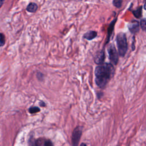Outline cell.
I'll use <instances>...</instances> for the list:
<instances>
[{"instance_id":"obj_5","label":"cell","mask_w":146,"mask_h":146,"mask_svg":"<svg viewBox=\"0 0 146 146\" xmlns=\"http://www.w3.org/2000/svg\"><path fill=\"white\" fill-rule=\"evenodd\" d=\"M128 28L132 34H136L139 31V23L136 20H133L128 24Z\"/></svg>"},{"instance_id":"obj_6","label":"cell","mask_w":146,"mask_h":146,"mask_svg":"<svg viewBox=\"0 0 146 146\" xmlns=\"http://www.w3.org/2000/svg\"><path fill=\"white\" fill-rule=\"evenodd\" d=\"M105 58V54L104 50H102L99 52H98L94 58L95 63L97 64H103Z\"/></svg>"},{"instance_id":"obj_21","label":"cell","mask_w":146,"mask_h":146,"mask_svg":"<svg viewBox=\"0 0 146 146\" xmlns=\"http://www.w3.org/2000/svg\"><path fill=\"white\" fill-rule=\"evenodd\" d=\"M80 146H87L84 143H82L81 144H80Z\"/></svg>"},{"instance_id":"obj_7","label":"cell","mask_w":146,"mask_h":146,"mask_svg":"<svg viewBox=\"0 0 146 146\" xmlns=\"http://www.w3.org/2000/svg\"><path fill=\"white\" fill-rule=\"evenodd\" d=\"M117 21V18H115L110 24L109 26H108V30H107V38H106V43H105V44H107L109 42H110V38H111V35L113 33V31L114 30V26H115V25L116 23V22Z\"/></svg>"},{"instance_id":"obj_9","label":"cell","mask_w":146,"mask_h":146,"mask_svg":"<svg viewBox=\"0 0 146 146\" xmlns=\"http://www.w3.org/2000/svg\"><path fill=\"white\" fill-rule=\"evenodd\" d=\"M38 8V6L36 3L34 2H31L27 5L26 7V10L29 13H35L37 10Z\"/></svg>"},{"instance_id":"obj_17","label":"cell","mask_w":146,"mask_h":146,"mask_svg":"<svg viewBox=\"0 0 146 146\" xmlns=\"http://www.w3.org/2000/svg\"><path fill=\"white\" fill-rule=\"evenodd\" d=\"M135 38L133 36V41H132V49L133 51L135 48Z\"/></svg>"},{"instance_id":"obj_8","label":"cell","mask_w":146,"mask_h":146,"mask_svg":"<svg viewBox=\"0 0 146 146\" xmlns=\"http://www.w3.org/2000/svg\"><path fill=\"white\" fill-rule=\"evenodd\" d=\"M98 35V33L95 31H89L83 35V38L88 40H91L95 38Z\"/></svg>"},{"instance_id":"obj_19","label":"cell","mask_w":146,"mask_h":146,"mask_svg":"<svg viewBox=\"0 0 146 146\" xmlns=\"http://www.w3.org/2000/svg\"><path fill=\"white\" fill-rule=\"evenodd\" d=\"M41 103V102H40ZM43 102H42L41 103H40V106H43V107H44L45 106V104L44 103H43Z\"/></svg>"},{"instance_id":"obj_20","label":"cell","mask_w":146,"mask_h":146,"mask_svg":"<svg viewBox=\"0 0 146 146\" xmlns=\"http://www.w3.org/2000/svg\"><path fill=\"white\" fill-rule=\"evenodd\" d=\"M144 9L146 10V2H145V3H144Z\"/></svg>"},{"instance_id":"obj_15","label":"cell","mask_w":146,"mask_h":146,"mask_svg":"<svg viewBox=\"0 0 146 146\" xmlns=\"http://www.w3.org/2000/svg\"><path fill=\"white\" fill-rule=\"evenodd\" d=\"M5 43V37L3 33H1V38H0V45L2 47Z\"/></svg>"},{"instance_id":"obj_16","label":"cell","mask_w":146,"mask_h":146,"mask_svg":"<svg viewBox=\"0 0 146 146\" xmlns=\"http://www.w3.org/2000/svg\"><path fill=\"white\" fill-rule=\"evenodd\" d=\"M44 146H54V145L51 140H46L44 143Z\"/></svg>"},{"instance_id":"obj_13","label":"cell","mask_w":146,"mask_h":146,"mask_svg":"<svg viewBox=\"0 0 146 146\" xmlns=\"http://www.w3.org/2000/svg\"><path fill=\"white\" fill-rule=\"evenodd\" d=\"M140 25L141 29L145 32H146V19H141L140 22Z\"/></svg>"},{"instance_id":"obj_18","label":"cell","mask_w":146,"mask_h":146,"mask_svg":"<svg viewBox=\"0 0 146 146\" xmlns=\"http://www.w3.org/2000/svg\"><path fill=\"white\" fill-rule=\"evenodd\" d=\"M5 1V0H1V6H2V5H3V2H4Z\"/></svg>"},{"instance_id":"obj_14","label":"cell","mask_w":146,"mask_h":146,"mask_svg":"<svg viewBox=\"0 0 146 146\" xmlns=\"http://www.w3.org/2000/svg\"><path fill=\"white\" fill-rule=\"evenodd\" d=\"M29 111L30 113H35L40 111V108L37 107H31L29 109Z\"/></svg>"},{"instance_id":"obj_3","label":"cell","mask_w":146,"mask_h":146,"mask_svg":"<svg viewBox=\"0 0 146 146\" xmlns=\"http://www.w3.org/2000/svg\"><path fill=\"white\" fill-rule=\"evenodd\" d=\"M107 51L109 55V58L110 59L111 62L113 64L116 65L119 60V54H118L113 44L111 43L108 46L107 48Z\"/></svg>"},{"instance_id":"obj_2","label":"cell","mask_w":146,"mask_h":146,"mask_svg":"<svg viewBox=\"0 0 146 146\" xmlns=\"http://www.w3.org/2000/svg\"><path fill=\"white\" fill-rule=\"evenodd\" d=\"M118 52L120 56H124L128 50V43L125 33L120 32L117 34L116 38Z\"/></svg>"},{"instance_id":"obj_4","label":"cell","mask_w":146,"mask_h":146,"mask_svg":"<svg viewBox=\"0 0 146 146\" xmlns=\"http://www.w3.org/2000/svg\"><path fill=\"white\" fill-rule=\"evenodd\" d=\"M82 128L78 126L73 131L72 134V146H78V144L82 136Z\"/></svg>"},{"instance_id":"obj_12","label":"cell","mask_w":146,"mask_h":146,"mask_svg":"<svg viewBox=\"0 0 146 146\" xmlns=\"http://www.w3.org/2000/svg\"><path fill=\"white\" fill-rule=\"evenodd\" d=\"M123 0H113L112 3L114 6H115L116 8H120L122 5Z\"/></svg>"},{"instance_id":"obj_10","label":"cell","mask_w":146,"mask_h":146,"mask_svg":"<svg viewBox=\"0 0 146 146\" xmlns=\"http://www.w3.org/2000/svg\"><path fill=\"white\" fill-rule=\"evenodd\" d=\"M142 8L143 7L140 6L138 8H137L136 10L132 11V14L136 18H140L142 16Z\"/></svg>"},{"instance_id":"obj_11","label":"cell","mask_w":146,"mask_h":146,"mask_svg":"<svg viewBox=\"0 0 146 146\" xmlns=\"http://www.w3.org/2000/svg\"><path fill=\"white\" fill-rule=\"evenodd\" d=\"M42 141L40 139L35 140L34 139H30L29 141V146H41Z\"/></svg>"},{"instance_id":"obj_1","label":"cell","mask_w":146,"mask_h":146,"mask_svg":"<svg viewBox=\"0 0 146 146\" xmlns=\"http://www.w3.org/2000/svg\"><path fill=\"white\" fill-rule=\"evenodd\" d=\"M95 74L97 86L104 88L113 75L114 67L111 63H103L96 67Z\"/></svg>"}]
</instances>
